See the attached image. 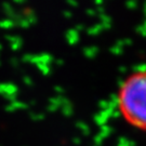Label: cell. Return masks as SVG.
Returning <instances> with one entry per match:
<instances>
[{
  "label": "cell",
  "instance_id": "1",
  "mask_svg": "<svg viewBox=\"0 0 146 146\" xmlns=\"http://www.w3.org/2000/svg\"><path fill=\"white\" fill-rule=\"evenodd\" d=\"M117 106L128 125L146 132V69L132 73L121 82Z\"/></svg>",
  "mask_w": 146,
  "mask_h": 146
},
{
  "label": "cell",
  "instance_id": "2",
  "mask_svg": "<svg viewBox=\"0 0 146 146\" xmlns=\"http://www.w3.org/2000/svg\"><path fill=\"white\" fill-rule=\"evenodd\" d=\"M5 40L9 42L10 49L13 51H19L23 46V39L17 35H7L5 36Z\"/></svg>",
  "mask_w": 146,
  "mask_h": 146
},
{
  "label": "cell",
  "instance_id": "3",
  "mask_svg": "<svg viewBox=\"0 0 146 146\" xmlns=\"http://www.w3.org/2000/svg\"><path fill=\"white\" fill-rule=\"evenodd\" d=\"M2 9H3V12L5 13V15L8 19H12L15 21L16 16H17V13H15V11L13 10V7L11 5V3L9 2H5L2 5Z\"/></svg>",
  "mask_w": 146,
  "mask_h": 146
},
{
  "label": "cell",
  "instance_id": "4",
  "mask_svg": "<svg viewBox=\"0 0 146 146\" xmlns=\"http://www.w3.org/2000/svg\"><path fill=\"white\" fill-rule=\"evenodd\" d=\"M16 25V23L14 20L12 19H3L0 21V28L1 29H11Z\"/></svg>",
  "mask_w": 146,
  "mask_h": 146
},
{
  "label": "cell",
  "instance_id": "5",
  "mask_svg": "<svg viewBox=\"0 0 146 146\" xmlns=\"http://www.w3.org/2000/svg\"><path fill=\"white\" fill-rule=\"evenodd\" d=\"M26 0H13V2H15L17 5H21V3H24Z\"/></svg>",
  "mask_w": 146,
  "mask_h": 146
},
{
  "label": "cell",
  "instance_id": "6",
  "mask_svg": "<svg viewBox=\"0 0 146 146\" xmlns=\"http://www.w3.org/2000/svg\"><path fill=\"white\" fill-rule=\"evenodd\" d=\"M1 50H2V44L0 43V51H1Z\"/></svg>",
  "mask_w": 146,
  "mask_h": 146
}]
</instances>
